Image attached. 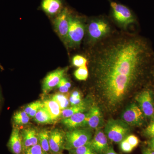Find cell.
Masks as SVG:
<instances>
[{"label": "cell", "mask_w": 154, "mask_h": 154, "mask_svg": "<svg viewBox=\"0 0 154 154\" xmlns=\"http://www.w3.org/2000/svg\"><path fill=\"white\" fill-rule=\"evenodd\" d=\"M88 48L94 90L105 108L116 110L143 82L151 48L137 34L116 30Z\"/></svg>", "instance_id": "cell-1"}, {"label": "cell", "mask_w": 154, "mask_h": 154, "mask_svg": "<svg viewBox=\"0 0 154 154\" xmlns=\"http://www.w3.org/2000/svg\"><path fill=\"white\" fill-rule=\"evenodd\" d=\"M110 21L104 17L93 18L86 25L87 44L91 47L111 34L115 30Z\"/></svg>", "instance_id": "cell-2"}, {"label": "cell", "mask_w": 154, "mask_h": 154, "mask_svg": "<svg viewBox=\"0 0 154 154\" xmlns=\"http://www.w3.org/2000/svg\"><path fill=\"white\" fill-rule=\"evenodd\" d=\"M86 25L82 19L71 15L69 26L66 45L69 48H75L80 46L86 33Z\"/></svg>", "instance_id": "cell-3"}, {"label": "cell", "mask_w": 154, "mask_h": 154, "mask_svg": "<svg viewBox=\"0 0 154 154\" xmlns=\"http://www.w3.org/2000/svg\"><path fill=\"white\" fill-rule=\"evenodd\" d=\"M130 131V125L119 119H109L104 129L107 138L115 143H120L129 135Z\"/></svg>", "instance_id": "cell-4"}, {"label": "cell", "mask_w": 154, "mask_h": 154, "mask_svg": "<svg viewBox=\"0 0 154 154\" xmlns=\"http://www.w3.org/2000/svg\"><path fill=\"white\" fill-rule=\"evenodd\" d=\"M93 137L88 128H76L65 132V149L69 151L91 142Z\"/></svg>", "instance_id": "cell-5"}, {"label": "cell", "mask_w": 154, "mask_h": 154, "mask_svg": "<svg viewBox=\"0 0 154 154\" xmlns=\"http://www.w3.org/2000/svg\"><path fill=\"white\" fill-rule=\"evenodd\" d=\"M110 7L113 20L122 30H127L130 25L135 22L134 15L126 6L115 2H111Z\"/></svg>", "instance_id": "cell-6"}, {"label": "cell", "mask_w": 154, "mask_h": 154, "mask_svg": "<svg viewBox=\"0 0 154 154\" xmlns=\"http://www.w3.org/2000/svg\"><path fill=\"white\" fill-rule=\"evenodd\" d=\"M145 115L138 105L133 103L127 107L122 115V120L130 126H139L143 124Z\"/></svg>", "instance_id": "cell-7"}, {"label": "cell", "mask_w": 154, "mask_h": 154, "mask_svg": "<svg viewBox=\"0 0 154 154\" xmlns=\"http://www.w3.org/2000/svg\"><path fill=\"white\" fill-rule=\"evenodd\" d=\"M71 14L69 9L65 7L61 12L56 16L54 20L55 30L66 45L69 26L70 17Z\"/></svg>", "instance_id": "cell-8"}, {"label": "cell", "mask_w": 154, "mask_h": 154, "mask_svg": "<svg viewBox=\"0 0 154 154\" xmlns=\"http://www.w3.org/2000/svg\"><path fill=\"white\" fill-rule=\"evenodd\" d=\"M135 99L145 116L151 119L154 118V102L152 91L149 89L143 90L138 94Z\"/></svg>", "instance_id": "cell-9"}, {"label": "cell", "mask_w": 154, "mask_h": 154, "mask_svg": "<svg viewBox=\"0 0 154 154\" xmlns=\"http://www.w3.org/2000/svg\"><path fill=\"white\" fill-rule=\"evenodd\" d=\"M49 142L50 154L62 153L65 149V132L58 128L50 131Z\"/></svg>", "instance_id": "cell-10"}, {"label": "cell", "mask_w": 154, "mask_h": 154, "mask_svg": "<svg viewBox=\"0 0 154 154\" xmlns=\"http://www.w3.org/2000/svg\"><path fill=\"white\" fill-rule=\"evenodd\" d=\"M66 70L60 69L51 72L45 77L42 85V91L44 94H47L57 87L60 80L64 76Z\"/></svg>", "instance_id": "cell-11"}, {"label": "cell", "mask_w": 154, "mask_h": 154, "mask_svg": "<svg viewBox=\"0 0 154 154\" xmlns=\"http://www.w3.org/2000/svg\"><path fill=\"white\" fill-rule=\"evenodd\" d=\"M90 144L97 154H104L109 147L107 137L104 131L100 128L96 130Z\"/></svg>", "instance_id": "cell-12"}, {"label": "cell", "mask_w": 154, "mask_h": 154, "mask_svg": "<svg viewBox=\"0 0 154 154\" xmlns=\"http://www.w3.org/2000/svg\"><path fill=\"white\" fill-rule=\"evenodd\" d=\"M8 146L13 154L23 153L22 137L19 127L14 125L8 142Z\"/></svg>", "instance_id": "cell-13"}, {"label": "cell", "mask_w": 154, "mask_h": 154, "mask_svg": "<svg viewBox=\"0 0 154 154\" xmlns=\"http://www.w3.org/2000/svg\"><path fill=\"white\" fill-rule=\"evenodd\" d=\"M38 131L36 128L29 127L21 131L23 152L38 143Z\"/></svg>", "instance_id": "cell-14"}, {"label": "cell", "mask_w": 154, "mask_h": 154, "mask_svg": "<svg viewBox=\"0 0 154 154\" xmlns=\"http://www.w3.org/2000/svg\"><path fill=\"white\" fill-rule=\"evenodd\" d=\"M102 113L100 108L96 105L90 108L86 119L85 126L93 129H99L102 124Z\"/></svg>", "instance_id": "cell-15"}, {"label": "cell", "mask_w": 154, "mask_h": 154, "mask_svg": "<svg viewBox=\"0 0 154 154\" xmlns=\"http://www.w3.org/2000/svg\"><path fill=\"white\" fill-rule=\"evenodd\" d=\"M88 113L81 112L74 114L68 118L62 119V123L66 128L71 130L76 129L85 126L86 119Z\"/></svg>", "instance_id": "cell-16"}, {"label": "cell", "mask_w": 154, "mask_h": 154, "mask_svg": "<svg viewBox=\"0 0 154 154\" xmlns=\"http://www.w3.org/2000/svg\"><path fill=\"white\" fill-rule=\"evenodd\" d=\"M65 7L63 0H42L41 8L45 14L51 17L57 16Z\"/></svg>", "instance_id": "cell-17"}, {"label": "cell", "mask_w": 154, "mask_h": 154, "mask_svg": "<svg viewBox=\"0 0 154 154\" xmlns=\"http://www.w3.org/2000/svg\"><path fill=\"white\" fill-rule=\"evenodd\" d=\"M42 102L54 121L55 122L60 118L62 110L57 102L52 99H45Z\"/></svg>", "instance_id": "cell-18"}, {"label": "cell", "mask_w": 154, "mask_h": 154, "mask_svg": "<svg viewBox=\"0 0 154 154\" xmlns=\"http://www.w3.org/2000/svg\"><path fill=\"white\" fill-rule=\"evenodd\" d=\"M50 131L44 128L38 131V143L45 154H50L49 146V134Z\"/></svg>", "instance_id": "cell-19"}, {"label": "cell", "mask_w": 154, "mask_h": 154, "mask_svg": "<svg viewBox=\"0 0 154 154\" xmlns=\"http://www.w3.org/2000/svg\"><path fill=\"white\" fill-rule=\"evenodd\" d=\"M34 119V121L40 124H52L55 122L44 106L38 110Z\"/></svg>", "instance_id": "cell-20"}, {"label": "cell", "mask_w": 154, "mask_h": 154, "mask_svg": "<svg viewBox=\"0 0 154 154\" xmlns=\"http://www.w3.org/2000/svg\"><path fill=\"white\" fill-rule=\"evenodd\" d=\"M87 107L85 103L82 101L79 105H73L62 110L60 118H68L76 113L85 112L87 109Z\"/></svg>", "instance_id": "cell-21"}, {"label": "cell", "mask_w": 154, "mask_h": 154, "mask_svg": "<svg viewBox=\"0 0 154 154\" xmlns=\"http://www.w3.org/2000/svg\"><path fill=\"white\" fill-rule=\"evenodd\" d=\"M30 117L25 110H19L14 113L13 116V123L14 126H22L28 124Z\"/></svg>", "instance_id": "cell-22"}, {"label": "cell", "mask_w": 154, "mask_h": 154, "mask_svg": "<svg viewBox=\"0 0 154 154\" xmlns=\"http://www.w3.org/2000/svg\"><path fill=\"white\" fill-rule=\"evenodd\" d=\"M44 106L43 102L40 100H37L28 104L24 110L28 114L30 118H34L38 110Z\"/></svg>", "instance_id": "cell-23"}, {"label": "cell", "mask_w": 154, "mask_h": 154, "mask_svg": "<svg viewBox=\"0 0 154 154\" xmlns=\"http://www.w3.org/2000/svg\"><path fill=\"white\" fill-rule=\"evenodd\" d=\"M51 99L57 102L62 110L69 107L70 102L68 94L57 93L53 95Z\"/></svg>", "instance_id": "cell-24"}, {"label": "cell", "mask_w": 154, "mask_h": 154, "mask_svg": "<svg viewBox=\"0 0 154 154\" xmlns=\"http://www.w3.org/2000/svg\"><path fill=\"white\" fill-rule=\"evenodd\" d=\"M70 154H97L90 143L69 151Z\"/></svg>", "instance_id": "cell-25"}, {"label": "cell", "mask_w": 154, "mask_h": 154, "mask_svg": "<svg viewBox=\"0 0 154 154\" xmlns=\"http://www.w3.org/2000/svg\"><path fill=\"white\" fill-rule=\"evenodd\" d=\"M74 75L76 79L79 81H86L89 76V71L88 67L85 66L79 67L74 72Z\"/></svg>", "instance_id": "cell-26"}, {"label": "cell", "mask_w": 154, "mask_h": 154, "mask_svg": "<svg viewBox=\"0 0 154 154\" xmlns=\"http://www.w3.org/2000/svg\"><path fill=\"white\" fill-rule=\"evenodd\" d=\"M71 87V84L69 80L63 77L57 86L60 92L63 94H66Z\"/></svg>", "instance_id": "cell-27"}, {"label": "cell", "mask_w": 154, "mask_h": 154, "mask_svg": "<svg viewBox=\"0 0 154 154\" xmlns=\"http://www.w3.org/2000/svg\"><path fill=\"white\" fill-rule=\"evenodd\" d=\"M88 60L87 58L81 55H75L72 59V64L74 66L80 67L86 66Z\"/></svg>", "instance_id": "cell-28"}, {"label": "cell", "mask_w": 154, "mask_h": 154, "mask_svg": "<svg viewBox=\"0 0 154 154\" xmlns=\"http://www.w3.org/2000/svg\"><path fill=\"white\" fill-rule=\"evenodd\" d=\"M120 147L122 151L125 153L131 152L135 149L126 137L120 143Z\"/></svg>", "instance_id": "cell-29"}, {"label": "cell", "mask_w": 154, "mask_h": 154, "mask_svg": "<svg viewBox=\"0 0 154 154\" xmlns=\"http://www.w3.org/2000/svg\"><path fill=\"white\" fill-rule=\"evenodd\" d=\"M22 154H45L43 152V150L39 145L37 144L36 145L33 146L27 149L26 150L23 152Z\"/></svg>", "instance_id": "cell-30"}, {"label": "cell", "mask_w": 154, "mask_h": 154, "mask_svg": "<svg viewBox=\"0 0 154 154\" xmlns=\"http://www.w3.org/2000/svg\"><path fill=\"white\" fill-rule=\"evenodd\" d=\"M143 134L147 137L154 138V118L151 119L149 124L144 130Z\"/></svg>", "instance_id": "cell-31"}, {"label": "cell", "mask_w": 154, "mask_h": 154, "mask_svg": "<svg viewBox=\"0 0 154 154\" xmlns=\"http://www.w3.org/2000/svg\"><path fill=\"white\" fill-rule=\"evenodd\" d=\"M70 104L71 106L79 105L82 102L81 97H75L70 96L69 98Z\"/></svg>", "instance_id": "cell-32"}, {"label": "cell", "mask_w": 154, "mask_h": 154, "mask_svg": "<svg viewBox=\"0 0 154 154\" xmlns=\"http://www.w3.org/2000/svg\"><path fill=\"white\" fill-rule=\"evenodd\" d=\"M104 154H118L116 152L113 148L109 146V148L104 153Z\"/></svg>", "instance_id": "cell-33"}, {"label": "cell", "mask_w": 154, "mask_h": 154, "mask_svg": "<svg viewBox=\"0 0 154 154\" xmlns=\"http://www.w3.org/2000/svg\"><path fill=\"white\" fill-rule=\"evenodd\" d=\"M143 154H154V151L149 148L145 149L143 152Z\"/></svg>", "instance_id": "cell-34"}, {"label": "cell", "mask_w": 154, "mask_h": 154, "mask_svg": "<svg viewBox=\"0 0 154 154\" xmlns=\"http://www.w3.org/2000/svg\"><path fill=\"white\" fill-rule=\"evenodd\" d=\"M149 148L154 151V138H151L149 142Z\"/></svg>", "instance_id": "cell-35"}, {"label": "cell", "mask_w": 154, "mask_h": 154, "mask_svg": "<svg viewBox=\"0 0 154 154\" xmlns=\"http://www.w3.org/2000/svg\"><path fill=\"white\" fill-rule=\"evenodd\" d=\"M71 96L75 97H81V94L79 91H74L72 93Z\"/></svg>", "instance_id": "cell-36"}, {"label": "cell", "mask_w": 154, "mask_h": 154, "mask_svg": "<svg viewBox=\"0 0 154 154\" xmlns=\"http://www.w3.org/2000/svg\"><path fill=\"white\" fill-rule=\"evenodd\" d=\"M63 154L61 153V154Z\"/></svg>", "instance_id": "cell-37"}]
</instances>
